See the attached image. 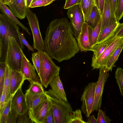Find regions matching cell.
Wrapping results in <instances>:
<instances>
[{
    "instance_id": "cell-1",
    "label": "cell",
    "mask_w": 123,
    "mask_h": 123,
    "mask_svg": "<svg viewBox=\"0 0 123 123\" xmlns=\"http://www.w3.org/2000/svg\"><path fill=\"white\" fill-rule=\"evenodd\" d=\"M66 18L54 19L48 26L44 41L45 50L59 62L68 60L78 53L76 39Z\"/></svg>"
},
{
    "instance_id": "cell-2",
    "label": "cell",
    "mask_w": 123,
    "mask_h": 123,
    "mask_svg": "<svg viewBox=\"0 0 123 123\" xmlns=\"http://www.w3.org/2000/svg\"><path fill=\"white\" fill-rule=\"evenodd\" d=\"M18 25L2 13L0 14V62H6L9 38L11 36L15 39L18 45L24 49V44L19 38Z\"/></svg>"
},
{
    "instance_id": "cell-3",
    "label": "cell",
    "mask_w": 123,
    "mask_h": 123,
    "mask_svg": "<svg viewBox=\"0 0 123 123\" xmlns=\"http://www.w3.org/2000/svg\"><path fill=\"white\" fill-rule=\"evenodd\" d=\"M45 92L50 103L55 123H69L73 112L70 104L62 100L51 89Z\"/></svg>"
},
{
    "instance_id": "cell-4",
    "label": "cell",
    "mask_w": 123,
    "mask_h": 123,
    "mask_svg": "<svg viewBox=\"0 0 123 123\" xmlns=\"http://www.w3.org/2000/svg\"><path fill=\"white\" fill-rule=\"evenodd\" d=\"M38 51L40 60L38 75L42 86L47 88L54 77L59 74L60 68L55 64L52 58L46 52Z\"/></svg>"
},
{
    "instance_id": "cell-5",
    "label": "cell",
    "mask_w": 123,
    "mask_h": 123,
    "mask_svg": "<svg viewBox=\"0 0 123 123\" xmlns=\"http://www.w3.org/2000/svg\"><path fill=\"white\" fill-rule=\"evenodd\" d=\"M23 52L15 39L9 37L6 62L11 70L21 72Z\"/></svg>"
},
{
    "instance_id": "cell-6",
    "label": "cell",
    "mask_w": 123,
    "mask_h": 123,
    "mask_svg": "<svg viewBox=\"0 0 123 123\" xmlns=\"http://www.w3.org/2000/svg\"><path fill=\"white\" fill-rule=\"evenodd\" d=\"M26 16L27 18L32 34L33 39V46L34 49L38 51H44V41L39 29L37 17L29 8H27Z\"/></svg>"
},
{
    "instance_id": "cell-7",
    "label": "cell",
    "mask_w": 123,
    "mask_h": 123,
    "mask_svg": "<svg viewBox=\"0 0 123 123\" xmlns=\"http://www.w3.org/2000/svg\"><path fill=\"white\" fill-rule=\"evenodd\" d=\"M67 14L70 21V24L74 35L77 40L85 22L84 15L80 6L76 5L68 9Z\"/></svg>"
},
{
    "instance_id": "cell-8",
    "label": "cell",
    "mask_w": 123,
    "mask_h": 123,
    "mask_svg": "<svg viewBox=\"0 0 123 123\" xmlns=\"http://www.w3.org/2000/svg\"><path fill=\"white\" fill-rule=\"evenodd\" d=\"M97 83V82L89 83L85 87L81 98L82 102L81 111L87 117L90 116L93 111Z\"/></svg>"
},
{
    "instance_id": "cell-9",
    "label": "cell",
    "mask_w": 123,
    "mask_h": 123,
    "mask_svg": "<svg viewBox=\"0 0 123 123\" xmlns=\"http://www.w3.org/2000/svg\"><path fill=\"white\" fill-rule=\"evenodd\" d=\"M99 69V74L95 89L93 111H98L101 108L104 86L109 76V72L106 66H103L100 68Z\"/></svg>"
},
{
    "instance_id": "cell-10",
    "label": "cell",
    "mask_w": 123,
    "mask_h": 123,
    "mask_svg": "<svg viewBox=\"0 0 123 123\" xmlns=\"http://www.w3.org/2000/svg\"><path fill=\"white\" fill-rule=\"evenodd\" d=\"M123 42V37H116L113 42L97 59L92 61V69H99L107 63L111 55L116 49Z\"/></svg>"
},
{
    "instance_id": "cell-11",
    "label": "cell",
    "mask_w": 123,
    "mask_h": 123,
    "mask_svg": "<svg viewBox=\"0 0 123 123\" xmlns=\"http://www.w3.org/2000/svg\"><path fill=\"white\" fill-rule=\"evenodd\" d=\"M51 108L47 98L34 109L28 110V114L32 123H43L46 116Z\"/></svg>"
},
{
    "instance_id": "cell-12",
    "label": "cell",
    "mask_w": 123,
    "mask_h": 123,
    "mask_svg": "<svg viewBox=\"0 0 123 123\" xmlns=\"http://www.w3.org/2000/svg\"><path fill=\"white\" fill-rule=\"evenodd\" d=\"M11 109L15 111L18 115L25 114L29 110L25 95L22 91L21 87L18 90L12 98Z\"/></svg>"
},
{
    "instance_id": "cell-13",
    "label": "cell",
    "mask_w": 123,
    "mask_h": 123,
    "mask_svg": "<svg viewBox=\"0 0 123 123\" xmlns=\"http://www.w3.org/2000/svg\"><path fill=\"white\" fill-rule=\"evenodd\" d=\"M22 61L21 72L24 76L25 80H28L30 83L38 81V77L35 71V68L23 53Z\"/></svg>"
},
{
    "instance_id": "cell-14",
    "label": "cell",
    "mask_w": 123,
    "mask_h": 123,
    "mask_svg": "<svg viewBox=\"0 0 123 123\" xmlns=\"http://www.w3.org/2000/svg\"><path fill=\"white\" fill-rule=\"evenodd\" d=\"M88 26L86 23L84 22L77 40L78 48L81 52L92 51L88 37Z\"/></svg>"
},
{
    "instance_id": "cell-15",
    "label": "cell",
    "mask_w": 123,
    "mask_h": 123,
    "mask_svg": "<svg viewBox=\"0 0 123 123\" xmlns=\"http://www.w3.org/2000/svg\"><path fill=\"white\" fill-rule=\"evenodd\" d=\"M119 31L118 27L116 31L106 39L102 42L97 43L91 47L92 51L94 53L92 61L98 58L106 48L110 45L115 40L117 33Z\"/></svg>"
},
{
    "instance_id": "cell-16",
    "label": "cell",
    "mask_w": 123,
    "mask_h": 123,
    "mask_svg": "<svg viewBox=\"0 0 123 123\" xmlns=\"http://www.w3.org/2000/svg\"><path fill=\"white\" fill-rule=\"evenodd\" d=\"M16 17L22 19L25 17L27 7L25 0H13L6 4Z\"/></svg>"
},
{
    "instance_id": "cell-17",
    "label": "cell",
    "mask_w": 123,
    "mask_h": 123,
    "mask_svg": "<svg viewBox=\"0 0 123 123\" xmlns=\"http://www.w3.org/2000/svg\"><path fill=\"white\" fill-rule=\"evenodd\" d=\"M25 80L21 72L11 70L10 91L12 97L18 90L22 87Z\"/></svg>"
},
{
    "instance_id": "cell-18",
    "label": "cell",
    "mask_w": 123,
    "mask_h": 123,
    "mask_svg": "<svg viewBox=\"0 0 123 123\" xmlns=\"http://www.w3.org/2000/svg\"><path fill=\"white\" fill-rule=\"evenodd\" d=\"M101 19V31L105 27L118 22L116 19L113 18L112 15L108 0H105Z\"/></svg>"
},
{
    "instance_id": "cell-19",
    "label": "cell",
    "mask_w": 123,
    "mask_h": 123,
    "mask_svg": "<svg viewBox=\"0 0 123 123\" xmlns=\"http://www.w3.org/2000/svg\"><path fill=\"white\" fill-rule=\"evenodd\" d=\"M29 110L33 109L42 102L47 98L45 92L41 94L31 93L26 91L25 94Z\"/></svg>"
},
{
    "instance_id": "cell-20",
    "label": "cell",
    "mask_w": 123,
    "mask_h": 123,
    "mask_svg": "<svg viewBox=\"0 0 123 123\" xmlns=\"http://www.w3.org/2000/svg\"><path fill=\"white\" fill-rule=\"evenodd\" d=\"M49 85L51 88V89L62 100L68 102L59 74L54 77Z\"/></svg>"
},
{
    "instance_id": "cell-21",
    "label": "cell",
    "mask_w": 123,
    "mask_h": 123,
    "mask_svg": "<svg viewBox=\"0 0 123 123\" xmlns=\"http://www.w3.org/2000/svg\"><path fill=\"white\" fill-rule=\"evenodd\" d=\"M0 9L2 13L17 25L19 26L22 29L25 31L29 35L31 33L29 29L25 27L16 18V16L12 12L9 8L5 4L0 2Z\"/></svg>"
},
{
    "instance_id": "cell-22",
    "label": "cell",
    "mask_w": 123,
    "mask_h": 123,
    "mask_svg": "<svg viewBox=\"0 0 123 123\" xmlns=\"http://www.w3.org/2000/svg\"><path fill=\"white\" fill-rule=\"evenodd\" d=\"M101 18V15L100 10L95 5L93 7L86 22L88 26L93 28L97 25Z\"/></svg>"
},
{
    "instance_id": "cell-23",
    "label": "cell",
    "mask_w": 123,
    "mask_h": 123,
    "mask_svg": "<svg viewBox=\"0 0 123 123\" xmlns=\"http://www.w3.org/2000/svg\"><path fill=\"white\" fill-rule=\"evenodd\" d=\"M101 19L94 28L88 26V33L89 42L91 47L97 43L99 34L101 31Z\"/></svg>"
},
{
    "instance_id": "cell-24",
    "label": "cell",
    "mask_w": 123,
    "mask_h": 123,
    "mask_svg": "<svg viewBox=\"0 0 123 123\" xmlns=\"http://www.w3.org/2000/svg\"><path fill=\"white\" fill-rule=\"evenodd\" d=\"M117 22L101 30L98 37L97 43H100L106 39L117 30L119 23Z\"/></svg>"
},
{
    "instance_id": "cell-25",
    "label": "cell",
    "mask_w": 123,
    "mask_h": 123,
    "mask_svg": "<svg viewBox=\"0 0 123 123\" xmlns=\"http://www.w3.org/2000/svg\"><path fill=\"white\" fill-rule=\"evenodd\" d=\"M11 70L8 66L7 65L3 91L4 92L5 94V101L6 103L12 97L11 96L10 91Z\"/></svg>"
},
{
    "instance_id": "cell-26",
    "label": "cell",
    "mask_w": 123,
    "mask_h": 123,
    "mask_svg": "<svg viewBox=\"0 0 123 123\" xmlns=\"http://www.w3.org/2000/svg\"><path fill=\"white\" fill-rule=\"evenodd\" d=\"M123 48V42L116 49L109 59L106 65L109 72L112 71L113 68L116 66L115 64Z\"/></svg>"
},
{
    "instance_id": "cell-27",
    "label": "cell",
    "mask_w": 123,
    "mask_h": 123,
    "mask_svg": "<svg viewBox=\"0 0 123 123\" xmlns=\"http://www.w3.org/2000/svg\"><path fill=\"white\" fill-rule=\"evenodd\" d=\"M96 5L94 0H87L81 8L86 22L94 7Z\"/></svg>"
},
{
    "instance_id": "cell-28",
    "label": "cell",
    "mask_w": 123,
    "mask_h": 123,
    "mask_svg": "<svg viewBox=\"0 0 123 123\" xmlns=\"http://www.w3.org/2000/svg\"><path fill=\"white\" fill-rule=\"evenodd\" d=\"M30 83L29 88L26 91L31 93L40 94L45 92L42 85L38 81H33Z\"/></svg>"
},
{
    "instance_id": "cell-29",
    "label": "cell",
    "mask_w": 123,
    "mask_h": 123,
    "mask_svg": "<svg viewBox=\"0 0 123 123\" xmlns=\"http://www.w3.org/2000/svg\"><path fill=\"white\" fill-rule=\"evenodd\" d=\"M12 98L8 101L0 112V123H6L11 109Z\"/></svg>"
},
{
    "instance_id": "cell-30",
    "label": "cell",
    "mask_w": 123,
    "mask_h": 123,
    "mask_svg": "<svg viewBox=\"0 0 123 123\" xmlns=\"http://www.w3.org/2000/svg\"><path fill=\"white\" fill-rule=\"evenodd\" d=\"M115 78L118 86L121 95L123 96V69L118 67L115 72Z\"/></svg>"
},
{
    "instance_id": "cell-31",
    "label": "cell",
    "mask_w": 123,
    "mask_h": 123,
    "mask_svg": "<svg viewBox=\"0 0 123 123\" xmlns=\"http://www.w3.org/2000/svg\"><path fill=\"white\" fill-rule=\"evenodd\" d=\"M6 65V62H0V96L3 91Z\"/></svg>"
},
{
    "instance_id": "cell-32",
    "label": "cell",
    "mask_w": 123,
    "mask_h": 123,
    "mask_svg": "<svg viewBox=\"0 0 123 123\" xmlns=\"http://www.w3.org/2000/svg\"><path fill=\"white\" fill-rule=\"evenodd\" d=\"M83 120L81 111L80 109L73 111L71 119L69 123H86Z\"/></svg>"
},
{
    "instance_id": "cell-33",
    "label": "cell",
    "mask_w": 123,
    "mask_h": 123,
    "mask_svg": "<svg viewBox=\"0 0 123 123\" xmlns=\"http://www.w3.org/2000/svg\"><path fill=\"white\" fill-rule=\"evenodd\" d=\"M54 0H32L29 8L45 6L52 3Z\"/></svg>"
},
{
    "instance_id": "cell-34",
    "label": "cell",
    "mask_w": 123,
    "mask_h": 123,
    "mask_svg": "<svg viewBox=\"0 0 123 123\" xmlns=\"http://www.w3.org/2000/svg\"><path fill=\"white\" fill-rule=\"evenodd\" d=\"M97 119V123H110L112 121L105 112L101 109L98 111Z\"/></svg>"
},
{
    "instance_id": "cell-35",
    "label": "cell",
    "mask_w": 123,
    "mask_h": 123,
    "mask_svg": "<svg viewBox=\"0 0 123 123\" xmlns=\"http://www.w3.org/2000/svg\"><path fill=\"white\" fill-rule=\"evenodd\" d=\"M117 21L119 22L123 16V0H118L115 12Z\"/></svg>"
},
{
    "instance_id": "cell-36",
    "label": "cell",
    "mask_w": 123,
    "mask_h": 123,
    "mask_svg": "<svg viewBox=\"0 0 123 123\" xmlns=\"http://www.w3.org/2000/svg\"><path fill=\"white\" fill-rule=\"evenodd\" d=\"M31 60L38 75L39 73L40 60L39 54L38 51L32 53Z\"/></svg>"
},
{
    "instance_id": "cell-37",
    "label": "cell",
    "mask_w": 123,
    "mask_h": 123,
    "mask_svg": "<svg viewBox=\"0 0 123 123\" xmlns=\"http://www.w3.org/2000/svg\"><path fill=\"white\" fill-rule=\"evenodd\" d=\"M18 115L15 111L11 109L8 115L6 123H16Z\"/></svg>"
},
{
    "instance_id": "cell-38",
    "label": "cell",
    "mask_w": 123,
    "mask_h": 123,
    "mask_svg": "<svg viewBox=\"0 0 123 123\" xmlns=\"http://www.w3.org/2000/svg\"><path fill=\"white\" fill-rule=\"evenodd\" d=\"M16 123H32V122L26 113L23 114L18 115Z\"/></svg>"
},
{
    "instance_id": "cell-39",
    "label": "cell",
    "mask_w": 123,
    "mask_h": 123,
    "mask_svg": "<svg viewBox=\"0 0 123 123\" xmlns=\"http://www.w3.org/2000/svg\"><path fill=\"white\" fill-rule=\"evenodd\" d=\"M43 123H55L54 116L51 108L46 115Z\"/></svg>"
},
{
    "instance_id": "cell-40",
    "label": "cell",
    "mask_w": 123,
    "mask_h": 123,
    "mask_svg": "<svg viewBox=\"0 0 123 123\" xmlns=\"http://www.w3.org/2000/svg\"><path fill=\"white\" fill-rule=\"evenodd\" d=\"M18 35L22 43L25 45L28 48V51L30 50L32 52H34V49L29 44L24 37L23 33L20 32L19 30L18 31Z\"/></svg>"
},
{
    "instance_id": "cell-41",
    "label": "cell",
    "mask_w": 123,
    "mask_h": 123,
    "mask_svg": "<svg viewBox=\"0 0 123 123\" xmlns=\"http://www.w3.org/2000/svg\"><path fill=\"white\" fill-rule=\"evenodd\" d=\"M108 0L112 15L113 18H116L115 12L118 0Z\"/></svg>"
},
{
    "instance_id": "cell-42",
    "label": "cell",
    "mask_w": 123,
    "mask_h": 123,
    "mask_svg": "<svg viewBox=\"0 0 123 123\" xmlns=\"http://www.w3.org/2000/svg\"><path fill=\"white\" fill-rule=\"evenodd\" d=\"M79 0H65L64 8L68 9L70 8L79 4Z\"/></svg>"
},
{
    "instance_id": "cell-43",
    "label": "cell",
    "mask_w": 123,
    "mask_h": 123,
    "mask_svg": "<svg viewBox=\"0 0 123 123\" xmlns=\"http://www.w3.org/2000/svg\"><path fill=\"white\" fill-rule=\"evenodd\" d=\"M5 94L3 92L2 95L0 96V112L7 103L5 102Z\"/></svg>"
},
{
    "instance_id": "cell-44",
    "label": "cell",
    "mask_w": 123,
    "mask_h": 123,
    "mask_svg": "<svg viewBox=\"0 0 123 123\" xmlns=\"http://www.w3.org/2000/svg\"><path fill=\"white\" fill-rule=\"evenodd\" d=\"M118 26L119 28V30L117 33L116 36L123 37V23H119Z\"/></svg>"
},
{
    "instance_id": "cell-45",
    "label": "cell",
    "mask_w": 123,
    "mask_h": 123,
    "mask_svg": "<svg viewBox=\"0 0 123 123\" xmlns=\"http://www.w3.org/2000/svg\"><path fill=\"white\" fill-rule=\"evenodd\" d=\"M88 118L87 123H97V119L94 115L90 116Z\"/></svg>"
},
{
    "instance_id": "cell-46",
    "label": "cell",
    "mask_w": 123,
    "mask_h": 123,
    "mask_svg": "<svg viewBox=\"0 0 123 123\" xmlns=\"http://www.w3.org/2000/svg\"><path fill=\"white\" fill-rule=\"evenodd\" d=\"M105 1V0H99V10L101 16L103 11Z\"/></svg>"
},
{
    "instance_id": "cell-47",
    "label": "cell",
    "mask_w": 123,
    "mask_h": 123,
    "mask_svg": "<svg viewBox=\"0 0 123 123\" xmlns=\"http://www.w3.org/2000/svg\"><path fill=\"white\" fill-rule=\"evenodd\" d=\"M87 0H79V4L81 8Z\"/></svg>"
},
{
    "instance_id": "cell-48",
    "label": "cell",
    "mask_w": 123,
    "mask_h": 123,
    "mask_svg": "<svg viewBox=\"0 0 123 123\" xmlns=\"http://www.w3.org/2000/svg\"><path fill=\"white\" fill-rule=\"evenodd\" d=\"M26 5L27 8H30L29 7L32 0H25Z\"/></svg>"
},
{
    "instance_id": "cell-49",
    "label": "cell",
    "mask_w": 123,
    "mask_h": 123,
    "mask_svg": "<svg viewBox=\"0 0 123 123\" xmlns=\"http://www.w3.org/2000/svg\"><path fill=\"white\" fill-rule=\"evenodd\" d=\"M0 2L6 5L9 2V0H0Z\"/></svg>"
},
{
    "instance_id": "cell-50",
    "label": "cell",
    "mask_w": 123,
    "mask_h": 123,
    "mask_svg": "<svg viewBox=\"0 0 123 123\" xmlns=\"http://www.w3.org/2000/svg\"><path fill=\"white\" fill-rule=\"evenodd\" d=\"M95 4L99 9V0H94Z\"/></svg>"
},
{
    "instance_id": "cell-51",
    "label": "cell",
    "mask_w": 123,
    "mask_h": 123,
    "mask_svg": "<svg viewBox=\"0 0 123 123\" xmlns=\"http://www.w3.org/2000/svg\"><path fill=\"white\" fill-rule=\"evenodd\" d=\"M13 0H9V2L11 3L12 2Z\"/></svg>"
},
{
    "instance_id": "cell-52",
    "label": "cell",
    "mask_w": 123,
    "mask_h": 123,
    "mask_svg": "<svg viewBox=\"0 0 123 123\" xmlns=\"http://www.w3.org/2000/svg\"><path fill=\"white\" fill-rule=\"evenodd\" d=\"M55 0H54V1Z\"/></svg>"
}]
</instances>
